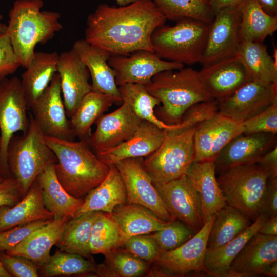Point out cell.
Segmentation results:
<instances>
[{
    "instance_id": "obj_49",
    "label": "cell",
    "mask_w": 277,
    "mask_h": 277,
    "mask_svg": "<svg viewBox=\"0 0 277 277\" xmlns=\"http://www.w3.org/2000/svg\"><path fill=\"white\" fill-rule=\"evenodd\" d=\"M22 199L16 180L12 176L4 178L0 182V206H13Z\"/></svg>"
},
{
    "instance_id": "obj_51",
    "label": "cell",
    "mask_w": 277,
    "mask_h": 277,
    "mask_svg": "<svg viewBox=\"0 0 277 277\" xmlns=\"http://www.w3.org/2000/svg\"><path fill=\"white\" fill-rule=\"evenodd\" d=\"M256 163L268 172L270 179L277 177V146L263 155Z\"/></svg>"
},
{
    "instance_id": "obj_45",
    "label": "cell",
    "mask_w": 277,
    "mask_h": 277,
    "mask_svg": "<svg viewBox=\"0 0 277 277\" xmlns=\"http://www.w3.org/2000/svg\"><path fill=\"white\" fill-rule=\"evenodd\" d=\"M123 246L131 254L149 263L155 262L161 252L156 242L149 235L131 236Z\"/></svg>"
},
{
    "instance_id": "obj_27",
    "label": "cell",
    "mask_w": 277,
    "mask_h": 277,
    "mask_svg": "<svg viewBox=\"0 0 277 277\" xmlns=\"http://www.w3.org/2000/svg\"><path fill=\"white\" fill-rule=\"evenodd\" d=\"M110 215L118 227L122 246L129 238L159 231L170 222L160 219L149 209L135 203L117 205Z\"/></svg>"
},
{
    "instance_id": "obj_47",
    "label": "cell",
    "mask_w": 277,
    "mask_h": 277,
    "mask_svg": "<svg viewBox=\"0 0 277 277\" xmlns=\"http://www.w3.org/2000/svg\"><path fill=\"white\" fill-rule=\"evenodd\" d=\"M50 220H38L18 225L0 232V252L6 251L14 248L33 231L47 223Z\"/></svg>"
},
{
    "instance_id": "obj_56",
    "label": "cell",
    "mask_w": 277,
    "mask_h": 277,
    "mask_svg": "<svg viewBox=\"0 0 277 277\" xmlns=\"http://www.w3.org/2000/svg\"><path fill=\"white\" fill-rule=\"evenodd\" d=\"M139 0H116L119 6H124Z\"/></svg>"
},
{
    "instance_id": "obj_57",
    "label": "cell",
    "mask_w": 277,
    "mask_h": 277,
    "mask_svg": "<svg viewBox=\"0 0 277 277\" xmlns=\"http://www.w3.org/2000/svg\"><path fill=\"white\" fill-rule=\"evenodd\" d=\"M0 277H11L9 273L5 269L0 262Z\"/></svg>"
},
{
    "instance_id": "obj_21",
    "label": "cell",
    "mask_w": 277,
    "mask_h": 277,
    "mask_svg": "<svg viewBox=\"0 0 277 277\" xmlns=\"http://www.w3.org/2000/svg\"><path fill=\"white\" fill-rule=\"evenodd\" d=\"M198 72L207 92L219 102L251 81L236 55L203 65Z\"/></svg>"
},
{
    "instance_id": "obj_54",
    "label": "cell",
    "mask_w": 277,
    "mask_h": 277,
    "mask_svg": "<svg viewBox=\"0 0 277 277\" xmlns=\"http://www.w3.org/2000/svg\"><path fill=\"white\" fill-rule=\"evenodd\" d=\"M268 15L277 16V0H255Z\"/></svg>"
},
{
    "instance_id": "obj_50",
    "label": "cell",
    "mask_w": 277,
    "mask_h": 277,
    "mask_svg": "<svg viewBox=\"0 0 277 277\" xmlns=\"http://www.w3.org/2000/svg\"><path fill=\"white\" fill-rule=\"evenodd\" d=\"M261 213L266 214L268 217L277 216V177L269 180L263 201Z\"/></svg>"
},
{
    "instance_id": "obj_28",
    "label": "cell",
    "mask_w": 277,
    "mask_h": 277,
    "mask_svg": "<svg viewBox=\"0 0 277 277\" xmlns=\"http://www.w3.org/2000/svg\"><path fill=\"white\" fill-rule=\"evenodd\" d=\"M37 177L25 196L13 206H0V232L30 222L53 219L45 207Z\"/></svg>"
},
{
    "instance_id": "obj_19",
    "label": "cell",
    "mask_w": 277,
    "mask_h": 277,
    "mask_svg": "<svg viewBox=\"0 0 277 277\" xmlns=\"http://www.w3.org/2000/svg\"><path fill=\"white\" fill-rule=\"evenodd\" d=\"M276 145V135L242 133L230 141L214 161L216 173L232 167L256 163Z\"/></svg>"
},
{
    "instance_id": "obj_12",
    "label": "cell",
    "mask_w": 277,
    "mask_h": 277,
    "mask_svg": "<svg viewBox=\"0 0 277 277\" xmlns=\"http://www.w3.org/2000/svg\"><path fill=\"white\" fill-rule=\"evenodd\" d=\"M29 109L45 136L70 141L76 137L67 115L57 73Z\"/></svg>"
},
{
    "instance_id": "obj_2",
    "label": "cell",
    "mask_w": 277,
    "mask_h": 277,
    "mask_svg": "<svg viewBox=\"0 0 277 277\" xmlns=\"http://www.w3.org/2000/svg\"><path fill=\"white\" fill-rule=\"evenodd\" d=\"M57 159L56 177L65 190L76 198L84 197L107 176L109 166L92 150L89 141L62 140L45 136Z\"/></svg>"
},
{
    "instance_id": "obj_30",
    "label": "cell",
    "mask_w": 277,
    "mask_h": 277,
    "mask_svg": "<svg viewBox=\"0 0 277 277\" xmlns=\"http://www.w3.org/2000/svg\"><path fill=\"white\" fill-rule=\"evenodd\" d=\"M59 54L35 52L22 74L21 86L28 109L43 93L57 71Z\"/></svg>"
},
{
    "instance_id": "obj_36",
    "label": "cell",
    "mask_w": 277,
    "mask_h": 277,
    "mask_svg": "<svg viewBox=\"0 0 277 277\" xmlns=\"http://www.w3.org/2000/svg\"><path fill=\"white\" fill-rule=\"evenodd\" d=\"M115 103V98L107 94L93 91L86 94L70 118L75 136L89 141L91 126Z\"/></svg>"
},
{
    "instance_id": "obj_55",
    "label": "cell",
    "mask_w": 277,
    "mask_h": 277,
    "mask_svg": "<svg viewBox=\"0 0 277 277\" xmlns=\"http://www.w3.org/2000/svg\"><path fill=\"white\" fill-rule=\"evenodd\" d=\"M262 275L270 276H277V262L267 266L263 271Z\"/></svg>"
},
{
    "instance_id": "obj_53",
    "label": "cell",
    "mask_w": 277,
    "mask_h": 277,
    "mask_svg": "<svg viewBox=\"0 0 277 277\" xmlns=\"http://www.w3.org/2000/svg\"><path fill=\"white\" fill-rule=\"evenodd\" d=\"M244 0H209L212 10L215 14L219 11L231 7L240 6Z\"/></svg>"
},
{
    "instance_id": "obj_20",
    "label": "cell",
    "mask_w": 277,
    "mask_h": 277,
    "mask_svg": "<svg viewBox=\"0 0 277 277\" xmlns=\"http://www.w3.org/2000/svg\"><path fill=\"white\" fill-rule=\"evenodd\" d=\"M57 73L67 115L70 118L83 97L92 91L90 73L72 49L59 54Z\"/></svg>"
},
{
    "instance_id": "obj_6",
    "label": "cell",
    "mask_w": 277,
    "mask_h": 277,
    "mask_svg": "<svg viewBox=\"0 0 277 277\" xmlns=\"http://www.w3.org/2000/svg\"><path fill=\"white\" fill-rule=\"evenodd\" d=\"M196 126L184 121L164 129L157 149L143 159V167L153 182H165L185 174L194 161V136Z\"/></svg>"
},
{
    "instance_id": "obj_40",
    "label": "cell",
    "mask_w": 277,
    "mask_h": 277,
    "mask_svg": "<svg viewBox=\"0 0 277 277\" xmlns=\"http://www.w3.org/2000/svg\"><path fill=\"white\" fill-rule=\"evenodd\" d=\"M96 265L73 253L61 250L50 255L38 270L39 276L54 277L95 273Z\"/></svg>"
},
{
    "instance_id": "obj_38",
    "label": "cell",
    "mask_w": 277,
    "mask_h": 277,
    "mask_svg": "<svg viewBox=\"0 0 277 277\" xmlns=\"http://www.w3.org/2000/svg\"><path fill=\"white\" fill-rule=\"evenodd\" d=\"M118 87L122 101L128 104L142 120L150 122L162 129L172 127L173 125L164 123L155 115L154 109L160 102L148 92L144 84L126 83Z\"/></svg>"
},
{
    "instance_id": "obj_23",
    "label": "cell",
    "mask_w": 277,
    "mask_h": 277,
    "mask_svg": "<svg viewBox=\"0 0 277 277\" xmlns=\"http://www.w3.org/2000/svg\"><path fill=\"white\" fill-rule=\"evenodd\" d=\"M72 49L89 71L92 91L111 96L117 103L122 102L115 82V72L108 62L111 55L110 53L91 45L85 39L76 40Z\"/></svg>"
},
{
    "instance_id": "obj_25",
    "label": "cell",
    "mask_w": 277,
    "mask_h": 277,
    "mask_svg": "<svg viewBox=\"0 0 277 277\" xmlns=\"http://www.w3.org/2000/svg\"><path fill=\"white\" fill-rule=\"evenodd\" d=\"M185 174L199 194L204 224L227 205L217 180L214 161H193Z\"/></svg>"
},
{
    "instance_id": "obj_26",
    "label": "cell",
    "mask_w": 277,
    "mask_h": 277,
    "mask_svg": "<svg viewBox=\"0 0 277 277\" xmlns=\"http://www.w3.org/2000/svg\"><path fill=\"white\" fill-rule=\"evenodd\" d=\"M69 219L64 217L50 220L14 248L5 252L27 258L41 267L49 260L50 250L60 239L65 224Z\"/></svg>"
},
{
    "instance_id": "obj_59",
    "label": "cell",
    "mask_w": 277,
    "mask_h": 277,
    "mask_svg": "<svg viewBox=\"0 0 277 277\" xmlns=\"http://www.w3.org/2000/svg\"><path fill=\"white\" fill-rule=\"evenodd\" d=\"M1 136L0 135V152H1Z\"/></svg>"
},
{
    "instance_id": "obj_31",
    "label": "cell",
    "mask_w": 277,
    "mask_h": 277,
    "mask_svg": "<svg viewBox=\"0 0 277 277\" xmlns=\"http://www.w3.org/2000/svg\"><path fill=\"white\" fill-rule=\"evenodd\" d=\"M268 217L260 214L245 230L228 243L215 249H207L204 263L205 273L212 276H227L233 260Z\"/></svg>"
},
{
    "instance_id": "obj_14",
    "label": "cell",
    "mask_w": 277,
    "mask_h": 277,
    "mask_svg": "<svg viewBox=\"0 0 277 277\" xmlns=\"http://www.w3.org/2000/svg\"><path fill=\"white\" fill-rule=\"evenodd\" d=\"M240 6L226 8L215 14L200 61L202 65L236 55L240 42Z\"/></svg>"
},
{
    "instance_id": "obj_44",
    "label": "cell",
    "mask_w": 277,
    "mask_h": 277,
    "mask_svg": "<svg viewBox=\"0 0 277 277\" xmlns=\"http://www.w3.org/2000/svg\"><path fill=\"white\" fill-rule=\"evenodd\" d=\"M244 134L277 133V102L256 115L243 122Z\"/></svg>"
},
{
    "instance_id": "obj_4",
    "label": "cell",
    "mask_w": 277,
    "mask_h": 277,
    "mask_svg": "<svg viewBox=\"0 0 277 277\" xmlns=\"http://www.w3.org/2000/svg\"><path fill=\"white\" fill-rule=\"evenodd\" d=\"M145 85L161 104L155 109V115L169 125L180 123L193 105L213 99L203 84L199 72L192 68L162 71Z\"/></svg>"
},
{
    "instance_id": "obj_1",
    "label": "cell",
    "mask_w": 277,
    "mask_h": 277,
    "mask_svg": "<svg viewBox=\"0 0 277 277\" xmlns=\"http://www.w3.org/2000/svg\"><path fill=\"white\" fill-rule=\"evenodd\" d=\"M166 21L152 0L118 7L102 4L88 15L84 39L111 55L128 56L140 50L153 52L151 35Z\"/></svg>"
},
{
    "instance_id": "obj_29",
    "label": "cell",
    "mask_w": 277,
    "mask_h": 277,
    "mask_svg": "<svg viewBox=\"0 0 277 277\" xmlns=\"http://www.w3.org/2000/svg\"><path fill=\"white\" fill-rule=\"evenodd\" d=\"M109 167L105 179L85 196L75 217L94 211L111 214L115 207L127 203L126 188L121 174L114 165Z\"/></svg>"
},
{
    "instance_id": "obj_41",
    "label": "cell",
    "mask_w": 277,
    "mask_h": 277,
    "mask_svg": "<svg viewBox=\"0 0 277 277\" xmlns=\"http://www.w3.org/2000/svg\"><path fill=\"white\" fill-rule=\"evenodd\" d=\"M105 257V263L96 265L95 273L98 276H138L144 274L148 268L146 262L125 249H117Z\"/></svg>"
},
{
    "instance_id": "obj_13",
    "label": "cell",
    "mask_w": 277,
    "mask_h": 277,
    "mask_svg": "<svg viewBox=\"0 0 277 277\" xmlns=\"http://www.w3.org/2000/svg\"><path fill=\"white\" fill-rule=\"evenodd\" d=\"M143 159H127L114 164L125 186L127 202L143 205L164 221L175 220L167 210L152 179L144 170Z\"/></svg>"
},
{
    "instance_id": "obj_11",
    "label": "cell",
    "mask_w": 277,
    "mask_h": 277,
    "mask_svg": "<svg viewBox=\"0 0 277 277\" xmlns=\"http://www.w3.org/2000/svg\"><path fill=\"white\" fill-rule=\"evenodd\" d=\"M216 215L208 220L192 237L179 247L161 251L155 261L160 268L158 274L182 276L189 273L205 272L204 258L209 234Z\"/></svg>"
},
{
    "instance_id": "obj_10",
    "label": "cell",
    "mask_w": 277,
    "mask_h": 277,
    "mask_svg": "<svg viewBox=\"0 0 277 277\" xmlns=\"http://www.w3.org/2000/svg\"><path fill=\"white\" fill-rule=\"evenodd\" d=\"M152 183L173 217L196 232L201 229L204 225L201 201L186 174L175 179Z\"/></svg>"
},
{
    "instance_id": "obj_22",
    "label": "cell",
    "mask_w": 277,
    "mask_h": 277,
    "mask_svg": "<svg viewBox=\"0 0 277 277\" xmlns=\"http://www.w3.org/2000/svg\"><path fill=\"white\" fill-rule=\"evenodd\" d=\"M277 262V236L259 233L252 236L230 265L227 276L254 277Z\"/></svg>"
},
{
    "instance_id": "obj_46",
    "label": "cell",
    "mask_w": 277,
    "mask_h": 277,
    "mask_svg": "<svg viewBox=\"0 0 277 277\" xmlns=\"http://www.w3.org/2000/svg\"><path fill=\"white\" fill-rule=\"evenodd\" d=\"M0 262L11 277H38L39 266L29 259L0 252Z\"/></svg>"
},
{
    "instance_id": "obj_24",
    "label": "cell",
    "mask_w": 277,
    "mask_h": 277,
    "mask_svg": "<svg viewBox=\"0 0 277 277\" xmlns=\"http://www.w3.org/2000/svg\"><path fill=\"white\" fill-rule=\"evenodd\" d=\"M164 137V129L150 122L142 120L131 138L115 148L96 155L108 166L124 159L146 157L157 149Z\"/></svg>"
},
{
    "instance_id": "obj_52",
    "label": "cell",
    "mask_w": 277,
    "mask_h": 277,
    "mask_svg": "<svg viewBox=\"0 0 277 277\" xmlns=\"http://www.w3.org/2000/svg\"><path fill=\"white\" fill-rule=\"evenodd\" d=\"M258 233L270 236H277V216L268 217L259 230Z\"/></svg>"
},
{
    "instance_id": "obj_33",
    "label": "cell",
    "mask_w": 277,
    "mask_h": 277,
    "mask_svg": "<svg viewBox=\"0 0 277 277\" xmlns=\"http://www.w3.org/2000/svg\"><path fill=\"white\" fill-rule=\"evenodd\" d=\"M236 55L251 81L277 83L276 60L269 55L263 43L241 41Z\"/></svg>"
},
{
    "instance_id": "obj_5",
    "label": "cell",
    "mask_w": 277,
    "mask_h": 277,
    "mask_svg": "<svg viewBox=\"0 0 277 277\" xmlns=\"http://www.w3.org/2000/svg\"><path fill=\"white\" fill-rule=\"evenodd\" d=\"M29 118L27 132L11 137L7 153L9 171L17 183L22 199L34 181L48 166L57 163L55 155L46 143L32 115Z\"/></svg>"
},
{
    "instance_id": "obj_48",
    "label": "cell",
    "mask_w": 277,
    "mask_h": 277,
    "mask_svg": "<svg viewBox=\"0 0 277 277\" xmlns=\"http://www.w3.org/2000/svg\"><path fill=\"white\" fill-rule=\"evenodd\" d=\"M20 66L8 35L5 32L0 33V81L13 74Z\"/></svg>"
},
{
    "instance_id": "obj_42",
    "label": "cell",
    "mask_w": 277,
    "mask_h": 277,
    "mask_svg": "<svg viewBox=\"0 0 277 277\" xmlns=\"http://www.w3.org/2000/svg\"><path fill=\"white\" fill-rule=\"evenodd\" d=\"M118 227L111 215L104 212L95 221L91 232L89 248L91 254L105 256L121 246Z\"/></svg>"
},
{
    "instance_id": "obj_16",
    "label": "cell",
    "mask_w": 277,
    "mask_h": 277,
    "mask_svg": "<svg viewBox=\"0 0 277 277\" xmlns=\"http://www.w3.org/2000/svg\"><path fill=\"white\" fill-rule=\"evenodd\" d=\"M244 132L243 122L219 112L200 122L194 136V161H214L230 141Z\"/></svg>"
},
{
    "instance_id": "obj_18",
    "label": "cell",
    "mask_w": 277,
    "mask_h": 277,
    "mask_svg": "<svg viewBox=\"0 0 277 277\" xmlns=\"http://www.w3.org/2000/svg\"><path fill=\"white\" fill-rule=\"evenodd\" d=\"M276 102L277 83L264 84L250 81L230 96L219 102L218 112L243 122Z\"/></svg>"
},
{
    "instance_id": "obj_9",
    "label": "cell",
    "mask_w": 277,
    "mask_h": 277,
    "mask_svg": "<svg viewBox=\"0 0 277 277\" xmlns=\"http://www.w3.org/2000/svg\"><path fill=\"white\" fill-rule=\"evenodd\" d=\"M28 108L17 77L5 78L0 81V176H11L7 153L9 142L14 134L21 131L25 134L28 129L30 118Z\"/></svg>"
},
{
    "instance_id": "obj_8",
    "label": "cell",
    "mask_w": 277,
    "mask_h": 277,
    "mask_svg": "<svg viewBox=\"0 0 277 277\" xmlns=\"http://www.w3.org/2000/svg\"><path fill=\"white\" fill-rule=\"evenodd\" d=\"M210 24L184 19L172 26L163 25L153 32L154 53L165 60L183 65L200 63L206 45Z\"/></svg>"
},
{
    "instance_id": "obj_15",
    "label": "cell",
    "mask_w": 277,
    "mask_h": 277,
    "mask_svg": "<svg viewBox=\"0 0 277 277\" xmlns=\"http://www.w3.org/2000/svg\"><path fill=\"white\" fill-rule=\"evenodd\" d=\"M108 64L115 72V82L120 86L126 83L147 84L156 74L166 70L183 68L184 65L163 60L153 52L140 50L128 56L111 55Z\"/></svg>"
},
{
    "instance_id": "obj_35",
    "label": "cell",
    "mask_w": 277,
    "mask_h": 277,
    "mask_svg": "<svg viewBox=\"0 0 277 277\" xmlns=\"http://www.w3.org/2000/svg\"><path fill=\"white\" fill-rule=\"evenodd\" d=\"M102 211L87 213L69 219L55 245L61 251L89 258V240L92 226Z\"/></svg>"
},
{
    "instance_id": "obj_58",
    "label": "cell",
    "mask_w": 277,
    "mask_h": 277,
    "mask_svg": "<svg viewBox=\"0 0 277 277\" xmlns=\"http://www.w3.org/2000/svg\"><path fill=\"white\" fill-rule=\"evenodd\" d=\"M2 16L0 15V33L5 32L6 25L1 22Z\"/></svg>"
},
{
    "instance_id": "obj_37",
    "label": "cell",
    "mask_w": 277,
    "mask_h": 277,
    "mask_svg": "<svg viewBox=\"0 0 277 277\" xmlns=\"http://www.w3.org/2000/svg\"><path fill=\"white\" fill-rule=\"evenodd\" d=\"M251 223L246 215L227 204L216 214L209 234L207 249H215L225 244Z\"/></svg>"
},
{
    "instance_id": "obj_34",
    "label": "cell",
    "mask_w": 277,
    "mask_h": 277,
    "mask_svg": "<svg viewBox=\"0 0 277 277\" xmlns=\"http://www.w3.org/2000/svg\"><path fill=\"white\" fill-rule=\"evenodd\" d=\"M240 10V41L263 43L277 30V16L267 14L255 0H244Z\"/></svg>"
},
{
    "instance_id": "obj_3",
    "label": "cell",
    "mask_w": 277,
    "mask_h": 277,
    "mask_svg": "<svg viewBox=\"0 0 277 277\" xmlns=\"http://www.w3.org/2000/svg\"><path fill=\"white\" fill-rule=\"evenodd\" d=\"M43 5L42 0H16L9 12L5 32L21 66L25 68L36 46L46 43L63 28L60 14L41 11Z\"/></svg>"
},
{
    "instance_id": "obj_32",
    "label": "cell",
    "mask_w": 277,
    "mask_h": 277,
    "mask_svg": "<svg viewBox=\"0 0 277 277\" xmlns=\"http://www.w3.org/2000/svg\"><path fill=\"white\" fill-rule=\"evenodd\" d=\"M54 165L48 166L37 177L45 206L53 218L74 217L84 198L74 197L65 190L56 177Z\"/></svg>"
},
{
    "instance_id": "obj_17",
    "label": "cell",
    "mask_w": 277,
    "mask_h": 277,
    "mask_svg": "<svg viewBox=\"0 0 277 277\" xmlns=\"http://www.w3.org/2000/svg\"><path fill=\"white\" fill-rule=\"evenodd\" d=\"M142 121L123 102L118 108L96 121V129L89 139L91 149L97 154L115 148L133 136Z\"/></svg>"
},
{
    "instance_id": "obj_7",
    "label": "cell",
    "mask_w": 277,
    "mask_h": 277,
    "mask_svg": "<svg viewBox=\"0 0 277 277\" xmlns=\"http://www.w3.org/2000/svg\"><path fill=\"white\" fill-rule=\"evenodd\" d=\"M270 176L256 163L231 167L217 180L227 204L254 221L261 214Z\"/></svg>"
},
{
    "instance_id": "obj_60",
    "label": "cell",
    "mask_w": 277,
    "mask_h": 277,
    "mask_svg": "<svg viewBox=\"0 0 277 277\" xmlns=\"http://www.w3.org/2000/svg\"><path fill=\"white\" fill-rule=\"evenodd\" d=\"M3 179L4 178L0 176V182H1Z\"/></svg>"
},
{
    "instance_id": "obj_43",
    "label": "cell",
    "mask_w": 277,
    "mask_h": 277,
    "mask_svg": "<svg viewBox=\"0 0 277 277\" xmlns=\"http://www.w3.org/2000/svg\"><path fill=\"white\" fill-rule=\"evenodd\" d=\"M196 233L182 222L175 219L149 236L156 242L161 251H166L179 247Z\"/></svg>"
},
{
    "instance_id": "obj_39",
    "label": "cell",
    "mask_w": 277,
    "mask_h": 277,
    "mask_svg": "<svg viewBox=\"0 0 277 277\" xmlns=\"http://www.w3.org/2000/svg\"><path fill=\"white\" fill-rule=\"evenodd\" d=\"M166 19H192L210 24L215 14L209 0H152Z\"/></svg>"
}]
</instances>
